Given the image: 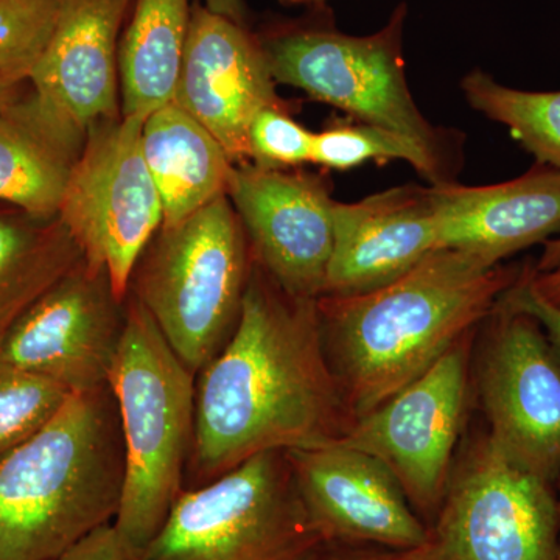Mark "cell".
<instances>
[{
  "mask_svg": "<svg viewBox=\"0 0 560 560\" xmlns=\"http://www.w3.org/2000/svg\"><path fill=\"white\" fill-rule=\"evenodd\" d=\"M143 121L120 116L92 125L58 212L84 260L108 271L121 300L139 257L164 223L143 158Z\"/></svg>",
  "mask_w": 560,
  "mask_h": 560,
  "instance_id": "9",
  "label": "cell"
},
{
  "mask_svg": "<svg viewBox=\"0 0 560 560\" xmlns=\"http://www.w3.org/2000/svg\"><path fill=\"white\" fill-rule=\"evenodd\" d=\"M440 249L466 250L490 267L560 234V171L533 165L492 186H431Z\"/></svg>",
  "mask_w": 560,
  "mask_h": 560,
  "instance_id": "18",
  "label": "cell"
},
{
  "mask_svg": "<svg viewBox=\"0 0 560 560\" xmlns=\"http://www.w3.org/2000/svg\"><path fill=\"white\" fill-rule=\"evenodd\" d=\"M497 305L508 311L525 313L539 323L556 361L560 366V308L545 300L530 283V265L521 271L517 280L501 294Z\"/></svg>",
  "mask_w": 560,
  "mask_h": 560,
  "instance_id": "28",
  "label": "cell"
},
{
  "mask_svg": "<svg viewBox=\"0 0 560 560\" xmlns=\"http://www.w3.org/2000/svg\"><path fill=\"white\" fill-rule=\"evenodd\" d=\"M125 445L109 385L70 394L0 459V560H54L119 514Z\"/></svg>",
  "mask_w": 560,
  "mask_h": 560,
  "instance_id": "3",
  "label": "cell"
},
{
  "mask_svg": "<svg viewBox=\"0 0 560 560\" xmlns=\"http://www.w3.org/2000/svg\"><path fill=\"white\" fill-rule=\"evenodd\" d=\"M58 18V0H0V84L31 83Z\"/></svg>",
  "mask_w": 560,
  "mask_h": 560,
  "instance_id": "25",
  "label": "cell"
},
{
  "mask_svg": "<svg viewBox=\"0 0 560 560\" xmlns=\"http://www.w3.org/2000/svg\"><path fill=\"white\" fill-rule=\"evenodd\" d=\"M83 259L60 217L0 202V345L36 301Z\"/></svg>",
  "mask_w": 560,
  "mask_h": 560,
  "instance_id": "22",
  "label": "cell"
},
{
  "mask_svg": "<svg viewBox=\"0 0 560 560\" xmlns=\"http://www.w3.org/2000/svg\"><path fill=\"white\" fill-rule=\"evenodd\" d=\"M530 283L540 296L560 308V270L537 275L530 267Z\"/></svg>",
  "mask_w": 560,
  "mask_h": 560,
  "instance_id": "31",
  "label": "cell"
},
{
  "mask_svg": "<svg viewBox=\"0 0 560 560\" xmlns=\"http://www.w3.org/2000/svg\"><path fill=\"white\" fill-rule=\"evenodd\" d=\"M470 337L381 407L357 418L337 441L382 460L429 528L451 480L466 405Z\"/></svg>",
  "mask_w": 560,
  "mask_h": 560,
  "instance_id": "10",
  "label": "cell"
},
{
  "mask_svg": "<svg viewBox=\"0 0 560 560\" xmlns=\"http://www.w3.org/2000/svg\"><path fill=\"white\" fill-rule=\"evenodd\" d=\"M125 445V486L114 526L142 551L184 486L195 436L197 374L147 308L127 294V326L108 381Z\"/></svg>",
  "mask_w": 560,
  "mask_h": 560,
  "instance_id": "4",
  "label": "cell"
},
{
  "mask_svg": "<svg viewBox=\"0 0 560 560\" xmlns=\"http://www.w3.org/2000/svg\"><path fill=\"white\" fill-rule=\"evenodd\" d=\"M308 518L327 545L408 550L430 541V528L388 467L340 442L287 451Z\"/></svg>",
  "mask_w": 560,
  "mask_h": 560,
  "instance_id": "15",
  "label": "cell"
},
{
  "mask_svg": "<svg viewBox=\"0 0 560 560\" xmlns=\"http://www.w3.org/2000/svg\"><path fill=\"white\" fill-rule=\"evenodd\" d=\"M315 132L298 124L289 108H267L249 128V162L265 168L312 164Z\"/></svg>",
  "mask_w": 560,
  "mask_h": 560,
  "instance_id": "27",
  "label": "cell"
},
{
  "mask_svg": "<svg viewBox=\"0 0 560 560\" xmlns=\"http://www.w3.org/2000/svg\"><path fill=\"white\" fill-rule=\"evenodd\" d=\"M533 267L537 275L560 270V237L544 243V253Z\"/></svg>",
  "mask_w": 560,
  "mask_h": 560,
  "instance_id": "33",
  "label": "cell"
},
{
  "mask_svg": "<svg viewBox=\"0 0 560 560\" xmlns=\"http://www.w3.org/2000/svg\"><path fill=\"white\" fill-rule=\"evenodd\" d=\"M256 32L194 2L173 103L219 140L235 165L249 162L260 110L289 108L276 91Z\"/></svg>",
  "mask_w": 560,
  "mask_h": 560,
  "instance_id": "14",
  "label": "cell"
},
{
  "mask_svg": "<svg viewBox=\"0 0 560 560\" xmlns=\"http://www.w3.org/2000/svg\"><path fill=\"white\" fill-rule=\"evenodd\" d=\"M556 486H558L559 515H560V475H559L558 481H556ZM555 560H560V536H559L558 555H556Z\"/></svg>",
  "mask_w": 560,
  "mask_h": 560,
  "instance_id": "36",
  "label": "cell"
},
{
  "mask_svg": "<svg viewBox=\"0 0 560 560\" xmlns=\"http://www.w3.org/2000/svg\"><path fill=\"white\" fill-rule=\"evenodd\" d=\"M142 151L160 194L162 226L178 224L230 194L234 162L219 140L176 103L143 121Z\"/></svg>",
  "mask_w": 560,
  "mask_h": 560,
  "instance_id": "20",
  "label": "cell"
},
{
  "mask_svg": "<svg viewBox=\"0 0 560 560\" xmlns=\"http://www.w3.org/2000/svg\"><path fill=\"white\" fill-rule=\"evenodd\" d=\"M407 7L368 36L335 27L326 5L302 20L272 21L256 32L276 83L304 91L360 124L415 140L444 158V136L420 113L405 77L401 36Z\"/></svg>",
  "mask_w": 560,
  "mask_h": 560,
  "instance_id": "6",
  "label": "cell"
},
{
  "mask_svg": "<svg viewBox=\"0 0 560 560\" xmlns=\"http://www.w3.org/2000/svg\"><path fill=\"white\" fill-rule=\"evenodd\" d=\"M393 160L408 162L431 186L451 183L445 161L397 132L355 120H337L315 132L312 164L348 171L364 162Z\"/></svg>",
  "mask_w": 560,
  "mask_h": 560,
  "instance_id": "24",
  "label": "cell"
},
{
  "mask_svg": "<svg viewBox=\"0 0 560 560\" xmlns=\"http://www.w3.org/2000/svg\"><path fill=\"white\" fill-rule=\"evenodd\" d=\"M480 364L488 436L512 463L556 485L560 475V366L536 319L495 305Z\"/></svg>",
  "mask_w": 560,
  "mask_h": 560,
  "instance_id": "12",
  "label": "cell"
},
{
  "mask_svg": "<svg viewBox=\"0 0 560 560\" xmlns=\"http://www.w3.org/2000/svg\"><path fill=\"white\" fill-rule=\"evenodd\" d=\"M253 265L248 235L224 197L161 226L136 264L128 293L198 374L237 329Z\"/></svg>",
  "mask_w": 560,
  "mask_h": 560,
  "instance_id": "5",
  "label": "cell"
},
{
  "mask_svg": "<svg viewBox=\"0 0 560 560\" xmlns=\"http://www.w3.org/2000/svg\"><path fill=\"white\" fill-rule=\"evenodd\" d=\"M556 485L478 438L452 469L430 540L440 560H555L560 515Z\"/></svg>",
  "mask_w": 560,
  "mask_h": 560,
  "instance_id": "8",
  "label": "cell"
},
{
  "mask_svg": "<svg viewBox=\"0 0 560 560\" xmlns=\"http://www.w3.org/2000/svg\"><path fill=\"white\" fill-rule=\"evenodd\" d=\"M324 545L311 560H440L431 540L419 548H396L364 545Z\"/></svg>",
  "mask_w": 560,
  "mask_h": 560,
  "instance_id": "30",
  "label": "cell"
},
{
  "mask_svg": "<svg viewBox=\"0 0 560 560\" xmlns=\"http://www.w3.org/2000/svg\"><path fill=\"white\" fill-rule=\"evenodd\" d=\"M205 5L213 13L230 18L238 24L248 25V10L243 0H205Z\"/></svg>",
  "mask_w": 560,
  "mask_h": 560,
  "instance_id": "32",
  "label": "cell"
},
{
  "mask_svg": "<svg viewBox=\"0 0 560 560\" xmlns=\"http://www.w3.org/2000/svg\"><path fill=\"white\" fill-rule=\"evenodd\" d=\"M254 259L287 293L319 300L334 250L329 180L296 168L235 165L230 194Z\"/></svg>",
  "mask_w": 560,
  "mask_h": 560,
  "instance_id": "13",
  "label": "cell"
},
{
  "mask_svg": "<svg viewBox=\"0 0 560 560\" xmlns=\"http://www.w3.org/2000/svg\"><path fill=\"white\" fill-rule=\"evenodd\" d=\"M54 560H140V551L128 544L110 523Z\"/></svg>",
  "mask_w": 560,
  "mask_h": 560,
  "instance_id": "29",
  "label": "cell"
},
{
  "mask_svg": "<svg viewBox=\"0 0 560 560\" xmlns=\"http://www.w3.org/2000/svg\"><path fill=\"white\" fill-rule=\"evenodd\" d=\"M353 422L324 349L318 300L291 296L254 259L237 329L197 374L184 488L260 453L340 441Z\"/></svg>",
  "mask_w": 560,
  "mask_h": 560,
  "instance_id": "1",
  "label": "cell"
},
{
  "mask_svg": "<svg viewBox=\"0 0 560 560\" xmlns=\"http://www.w3.org/2000/svg\"><path fill=\"white\" fill-rule=\"evenodd\" d=\"M69 397L57 383L0 368V459L38 433Z\"/></svg>",
  "mask_w": 560,
  "mask_h": 560,
  "instance_id": "26",
  "label": "cell"
},
{
  "mask_svg": "<svg viewBox=\"0 0 560 560\" xmlns=\"http://www.w3.org/2000/svg\"><path fill=\"white\" fill-rule=\"evenodd\" d=\"M86 131L33 90L0 109V202L39 219L60 212Z\"/></svg>",
  "mask_w": 560,
  "mask_h": 560,
  "instance_id": "19",
  "label": "cell"
},
{
  "mask_svg": "<svg viewBox=\"0 0 560 560\" xmlns=\"http://www.w3.org/2000/svg\"><path fill=\"white\" fill-rule=\"evenodd\" d=\"M132 0H58L54 35L32 86L51 108L88 131L119 119V43Z\"/></svg>",
  "mask_w": 560,
  "mask_h": 560,
  "instance_id": "17",
  "label": "cell"
},
{
  "mask_svg": "<svg viewBox=\"0 0 560 560\" xmlns=\"http://www.w3.org/2000/svg\"><path fill=\"white\" fill-rule=\"evenodd\" d=\"M190 9L189 0H132L119 43L121 117L145 120L173 101Z\"/></svg>",
  "mask_w": 560,
  "mask_h": 560,
  "instance_id": "21",
  "label": "cell"
},
{
  "mask_svg": "<svg viewBox=\"0 0 560 560\" xmlns=\"http://www.w3.org/2000/svg\"><path fill=\"white\" fill-rule=\"evenodd\" d=\"M324 545L287 452L272 451L184 488L140 560H311Z\"/></svg>",
  "mask_w": 560,
  "mask_h": 560,
  "instance_id": "7",
  "label": "cell"
},
{
  "mask_svg": "<svg viewBox=\"0 0 560 560\" xmlns=\"http://www.w3.org/2000/svg\"><path fill=\"white\" fill-rule=\"evenodd\" d=\"M521 276L466 250H433L388 285L320 296L324 349L357 418L381 407L429 371L489 318Z\"/></svg>",
  "mask_w": 560,
  "mask_h": 560,
  "instance_id": "2",
  "label": "cell"
},
{
  "mask_svg": "<svg viewBox=\"0 0 560 560\" xmlns=\"http://www.w3.org/2000/svg\"><path fill=\"white\" fill-rule=\"evenodd\" d=\"M283 5H308L313 7H323L326 5L327 0H280Z\"/></svg>",
  "mask_w": 560,
  "mask_h": 560,
  "instance_id": "35",
  "label": "cell"
},
{
  "mask_svg": "<svg viewBox=\"0 0 560 560\" xmlns=\"http://www.w3.org/2000/svg\"><path fill=\"white\" fill-rule=\"evenodd\" d=\"M440 249L430 187H393L357 202L335 201L334 250L323 296L388 285Z\"/></svg>",
  "mask_w": 560,
  "mask_h": 560,
  "instance_id": "16",
  "label": "cell"
},
{
  "mask_svg": "<svg viewBox=\"0 0 560 560\" xmlns=\"http://www.w3.org/2000/svg\"><path fill=\"white\" fill-rule=\"evenodd\" d=\"M28 84H0V109L5 108L11 102L16 101L18 97L27 90Z\"/></svg>",
  "mask_w": 560,
  "mask_h": 560,
  "instance_id": "34",
  "label": "cell"
},
{
  "mask_svg": "<svg viewBox=\"0 0 560 560\" xmlns=\"http://www.w3.org/2000/svg\"><path fill=\"white\" fill-rule=\"evenodd\" d=\"M127 326V300L105 268L81 259L11 327L0 368L46 378L70 394L108 385Z\"/></svg>",
  "mask_w": 560,
  "mask_h": 560,
  "instance_id": "11",
  "label": "cell"
},
{
  "mask_svg": "<svg viewBox=\"0 0 560 560\" xmlns=\"http://www.w3.org/2000/svg\"><path fill=\"white\" fill-rule=\"evenodd\" d=\"M460 90L471 108L504 125L537 164L560 171V91L514 90L478 69L464 77Z\"/></svg>",
  "mask_w": 560,
  "mask_h": 560,
  "instance_id": "23",
  "label": "cell"
}]
</instances>
